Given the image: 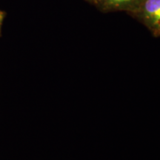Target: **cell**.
Returning <instances> with one entry per match:
<instances>
[{
    "label": "cell",
    "mask_w": 160,
    "mask_h": 160,
    "mask_svg": "<svg viewBox=\"0 0 160 160\" xmlns=\"http://www.w3.org/2000/svg\"><path fill=\"white\" fill-rule=\"evenodd\" d=\"M87 2H88L93 4V5H94L95 6L97 5V3L99 2V0H86Z\"/></svg>",
    "instance_id": "277c9868"
},
{
    "label": "cell",
    "mask_w": 160,
    "mask_h": 160,
    "mask_svg": "<svg viewBox=\"0 0 160 160\" xmlns=\"http://www.w3.org/2000/svg\"><path fill=\"white\" fill-rule=\"evenodd\" d=\"M6 15H7V13H6L5 11L0 10V37H2V26L3 21L5 19Z\"/></svg>",
    "instance_id": "3957f363"
},
{
    "label": "cell",
    "mask_w": 160,
    "mask_h": 160,
    "mask_svg": "<svg viewBox=\"0 0 160 160\" xmlns=\"http://www.w3.org/2000/svg\"><path fill=\"white\" fill-rule=\"evenodd\" d=\"M141 2L142 0H99L96 7L102 12L125 11L131 15Z\"/></svg>",
    "instance_id": "7a4b0ae2"
},
{
    "label": "cell",
    "mask_w": 160,
    "mask_h": 160,
    "mask_svg": "<svg viewBox=\"0 0 160 160\" xmlns=\"http://www.w3.org/2000/svg\"><path fill=\"white\" fill-rule=\"evenodd\" d=\"M149 30L155 37H160V0H142L131 14Z\"/></svg>",
    "instance_id": "6da1fadb"
}]
</instances>
